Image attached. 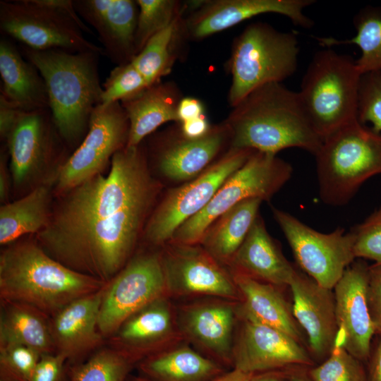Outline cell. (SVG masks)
<instances>
[{
  "label": "cell",
  "mask_w": 381,
  "mask_h": 381,
  "mask_svg": "<svg viewBox=\"0 0 381 381\" xmlns=\"http://www.w3.org/2000/svg\"><path fill=\"white\" fill-rule=\"evenodd\" d=\"M0 381H16L7 377L1 375Z\"/></svg>",
  "instance_id": "cell-53"
},
{
  "label": "cell",
  "mask_w": 381,
  "mask_h": 381,
  "mask_svg": "<svg viewBox=\"0 0 381 381\" xmlns=\"http://www.w3.org/2000/svg\"><path fill=\"white\" fill-rule=\"evenodd\" d=\"M53 193V183L47 181L18 200L3 204L0 207L1 245L7 246L44 229L49 220Z\"/></svg>",
  "instance_id": "cell-29"
},
{
  "label": "cell",
  "mask_w": 381,
  "mask_h": 381,
  "mask_svg": "<svg viewBox=\"0 0 381 381\" xmlns=\"http://www.w3.org/2000/svg\"><path fill=\"white\" fill-rule=\"evenodd\" d=\"M66 360L58 353L42 354L31 381H61Z\"/></svg>",
  "instance_id": "cell-43"
},
{
  "label": "cell",
  "mask_w": 381,
  "mask_h": 381,
  "mask_svg": "<svg viewBox=\"0 0 381 381\" xmlns=\"http://www.w3.org/2000/svg\"><path fill=\"white\" fill-rule=\"evenodd\" d=\"M73 4L79 16L97 32L104 54L116 66L131 62L136 55V1L75 0Z\"/></svg>",
  "instance_id": "cell-22"
},
{
  "label": "cell",
  "mask_w": 381,
  "mask_h": 381,
  "mask_svg": "<svg viewBox=\"0 0 381 381\" xmlns=\"http://www.w3.org/2000/svg\"><path fill=\"white\" fill-rule=\"evenodd\" d=\"M358 121L381 133V71L362 74L358 91Z\"/></svg>",
  "instance_id": "cell-39"
},
{
  "label": "cell",
  "mask_w": 381,
  "mask_h": 381,
  "mask_svg": "<svg viewBox=\"0 0 381 381\" xmlns=\"http://www.w3.org/2000/svg\"><path fill=\"white\" fill-rule=\"evenodd\" d=\"M181 133L186 138L197 139L205 136L211 129L205 114L195 119L179 123Z\"/></svg>",
  "instance_id": "cell-46"
},
{
  "label": "cell",
  "mask_w": 381,
  "mask_h": 381,
  "mask_svg": "<svg viewBox=\"0 0 381 381\" xmlns=\"http://www.w3.org/2000/svg\"><path fill=\"white\" fill-rule=\"evenodd\" d=\"M4 302L0 317V346L23 345L41 354L55 349L46 314L30 306Z\"/></svg>",
  "instance_id": "cell-31"
},
{
  "label": "cell",
  "mask_w": 381,
  "mask_h": 381,
  "mask_svg": "<svg viewBox=\"0 0 381 381\" xmlns=\"http://www.w3.org/2000/svg\"><path fill=\"white\" fill-rule=\"evenodd\" d=\"M183 96L177 85L159 82L120 102L129 121L128 146H136L164 123H178L177 110Z\"/></svg>",
  "instance_id": "cell-26"
},
{
  "label": "cell",
  "mask_w": 381,
  "mask_h": 381,
  "mask_svg": "<svg viewBox=\"0 0 381 381\" xmlns=\"http://www.w3.org/2000/svg\"><path fill=\"white\" fill-rule=\"evenodd\" d=\"M231 274H241L280 287L289 286L296 271L268 233L258 215L229 267Z\"/></svg>",
  "instance_id": "cell-23"
},
{
  "label": "cell",
  "mask_w": 381,
  "mask_h": 381,
  "mask_svg": "<svg viewBox=\"0 0 381 381\" xmlns=\"http://www.w3.org/2000/svg\"><path fill=\"white\" fill-rule=\"evenodd\" d=\"M253 152L230 148L198 177L162 193L142 238L157 248L170 241L176 229L202 211L222 184L246 163Z\"/></svg>",
  "instance_id": "cell-9"
},
{
  "label": "cell",
  "mask_w": 381,
  "mask_h": 381,
  "mask_svg": "<svg viewBox=\"0 0 381 381\" xmlns=\"http://www.w3.org/2000/svg\"><path fill=\"white\" fill-rule=\"evenodd\" d=\"M271 209L301 269L319 285L333 290L356 259L352 231L338 227L330 233L319 232L287 212Z\"/></svg>",
  "instance_id": "cell-14"
},
{
  "label": "cell",
  "mask_w": 381,
  "mask_h": 381,
  "mask_svg": "<svg viewBox=\"0 0 381 381\" xmlns=\"http://www.w3.org/2000/svg\"><path fill=\"white\" fill-rule=\"evenodd\" d=\"M367 381H381V335L373 341L370 353L367 361Z\"/></svg>",
  "instance_id": "cell-48"
},
{
  "label": "cell",
  "mask_w": 381,
  "mask_h": 381,
  "mask_svg": "<svg viewBox=\"0 0 381 381\" xmlns=\"http://www.w3.org/2000/svg\"><path fill=\"white\" fill-rule=\"evenodd\" d=\"M160 254L168 294L241 301L231 273L200 243L169 241L160 248Z\"/></svg>",
  "instance_id": "cell-16"
},
{
  "label": "cell",
  "mask_w": 381,
  "mask_h": 381,
  "mask_svg": "<svg viewBox=\"0 0 381 381\" xmlns=\"http://www.w3.org/2000/svg\"><path fill=\"white\" fill-rule=\"evenodd\" d=\"M368 303L375 334L381 335V264L369 266Z\"/></svg>",
  "instance_id": "cell-42"
},
{
  "label": "cell",
  "mask_w": 381,
  "mask_h": 381,
  "mask_svg": "<svg viewBox=\"0 0 381 381\" xmlns=\"http://www.w3.org/2000/svg\"><path fill=\"white\" fill-rule=\"evenodd\" d=\"M368 272L364 261H354L333 289L337 344L361 362L368 361L375 334L368 303Z\"/></svg>",
  "instance_id": "cell-19"
},
{
  "label": "cell",
  "mask_w": 381,
  "mask_h": 381,
  "mask_svg": "<svg viewBox=\"0 0 381 381\" xmlns=\"http://www.w3.org/2000/svg\"><path fill=\"white\" fill-rule=\"evenodd\" d=\"M361 75L351 56L330 47L314 54L298 93L313 128L322 139L358 120Z\"/></svg>",
  "instance_id": "cell-6"
},
{
  "label": "cell",
  "mask_w": 381,
  "mask_h": 381,
  "mask_svg": "<svg viewBox=\"0 0 381 381\" xmlns=\"http://www.w3.org/2000/svg\"><path fill=\"white\" fill-rule=\"evenodd\" d=\"M292 174V166L277 155L254 151L222 184L209 204L176 229L170 241L200 243L205 230L221 214L249 198L270 201Z\"/></svg>",
  "instance_id": "cell-8"
},
{
  "label": "cell",
  "mask_w": 381,
  "mask_h": 381,
  "mask_svg": "<svg viewBox=\"0 0 381 381\" xmlns=\"http://www.w3.org/2000/svg\"><path fill=\"white\" fill-rule=\"evenodd\" d=\"M129 121L120 102L94 110L80 144L53 173L54 193L60 195L103 173L114 154L127 146Z\"/></svg>",
  "instance_id": "cell-10"
},
{
  "label": "cell",
  "mask_w": 381,
  "mask_h": 381,
  "mask_svg": "<svg viewBox=\"0 0 381 381\" xmlns=\"http://www.w3.org/2000/svg\"><path fill=\"white\" fill-rule=\"evenodd\" d=\"M262 202L260 198L245 200L221 214L205 230L200 244L227 269L260 214Z\"/></svg>",
  "instance_id": "cell-28"
},
{
  "label": "cell",
  "mask_w": 381,
  "mask_h": 381,
  "mask_svg": "<svg viewBox=\"0 0 381 381\" xmlns=\"http://www.w3.org/2000/svg\"><path fill=\"white\" fill-rule=\"evenodd\" d=\"M177 123L153 133L145 143L152 172L171 187L198 177L230 148L229 131L224 121L212 125L205 136L197 139L185 137Z\"/></svg>",
  "instance_id": "cell-13"
},
{
  "label": "cell",
  "mask_w": 381,
  "mask_h": 381,
  "mask_svg": "<svg viewBox=\"0 0 381 381\" xmlns=\"http://www.w3.org/2000/svg\"><path fill=\"white\" fill-rule=\"evenodd\" d=\"M9 156L6 145L4 144L1 150L0 156V200L3 204L7 202L11 187L12 186V177L8 167Z\"/></svg>",
  "instance_id": "cell-47"
},
{
  "label": "cell",
  "mask_w": 381,
  "mask_h": 381,
  "mask_svg": "<svg viewBox=\"0 0 381 381\" xmlns=\"http://www.w3.org/2000/svg\"><path fill=\"white\" fill-rule=\"evenodd\" d=\"M25 111L0 94V138L6 142Z\"/></svg>",
  "instance_id": "cell-44"
},
{
  "label": "cell",
  "mask_w": 381,
  "mask_h": 381,
  "mask_svg": "<svg viewBox=\"0 0 381 381\" xmlns=\"http://www.w3.org/2000/svg\"><path fill=\"white\" fill-rule=\"evenodd\" d=\"M148 86L132 62L115 66L102 85V104L121 102L141 92Z\"/></svg>",
  "instance_id": "cell-38"
},
{
  "label": "cell",
  "mask_w": 381,
  "mask_h": 381,
  "mask_svg": "<svg viewBox=\"0 0 381 381\" xmlns=\"http://www.w3.org/2000/svg\"><path fill=\"white\" fill-rule=\"evenodd\" d=\"M133 361L122 351L102 350L73 368L70 381H126Z\"/></svg>",
  "instance_id": "cell-36"
},
{
  "label": "cell",
  "mask_w": 381,
  "mask_h": 381,
  "mask_svg": "<svg viewBox=\"0 0 381 381\" xmlns=\"http://www.w3.org/2000/svg\"><path fill=\"white\" fill-rule=\"evenodd\" d=\"M234 304L224 299L195 303L183 307L176 321L181 333L224 368H233Z\"/></svg>",
  "instance_id": "cell-21"
},
{
  "label": "cell",
  "mask_w": 381,
  "mask_h": 381,
  "mask_svg": "<svg viewBox=\"0 0 381 381\" xmlns=\"http://www.w3.org/2000/svg\"><path fill=\"white\" fill-rule=\"evenodd\" d=\"M129 381H147L144 377H135L131 379Z\"/></svg>",
  "instance_id": "cell-52"
},
{
  "label": "cell",
  "mask_w": 381,
  "mask_h": 381,
  "mask_svg": "<svg viewBox=\"0 0 381 381\" xmlns=\"http://www.w3.org/2000/svg\"><path fill=\"white\" fill-rule=\"evenodd\" d=\"M205 114V107L198 98L183 97L177 110L178 123L184 122L199 117Z\"/></svg>",
  "instance_id": "cell-45"
},
{
  "label": "cell",
  "mask_w": 381,
  "mask_h": 381,
  "mask_svg": "<svg viewBox=\"0 0 381 381\" xmlns=\"http://www.w3.org/2000/svg\"><path fill=\"white\" fill-rule=\"evenodd\" d=\"M104 286L75 300L54 315L51 324L54 347L66 359L99 344L101 337L97 329Z\"/></svg>",
  "instance_id": "cell-25"
},
{
  "label": "cell",
  "mask_w": 381,
  "mask_h": 381,
  "mask_svg": "<svg viewBox=\"0 0 381 381\" xmlns=\"http://www.w3.org/2000/svg\"><path fill=\"white\" fill-rule=\"evenodd\" d=\"M190 1L193 12L184 23L188 38L202 40L246 20L265 13H278L303 28L313 21L303 10L313 0H207Z\"/></svg>",
  "instance_id": "cell-18"
},
{
  "label": "cell",
  "mask_w": 381,
  "mask_h": 381,
  "mask_svg": "<svg viewBox=\"0 0 381 381\" xmlns=\"http://www.w3.org/2000/svg\"><path fill=\"white\" fill-rule=\"evenodd\" d=\"M354 236L356 258L381 264V207L351 230Z\"/></svg>",
  "instance_id": "cell-41"
},
{
  "label": "cell",
  "mask_w": 381,
  "mask_h": 381,
  "mask_svg": "<svg viewBox=\"0 0 381 381\" xmlns=\"http://www.w3.org/2000/svg\"><path fill=\"white\" fill-rule=\"evenodd\" d=\"M314 156L320 199L345 205L365 181L381 174V133L353 121L325 138Z\"/></svg>",
  "instance_id": "cell-5"
},
{
  "label": "cell",
  "mask_w": 381,
  "mask_h": 381,
  "mask_svg": "<svg viewBox=\"0 0 381 381\" xmlns=\"http://www.w3.org/2000/svg\"><path fill=\"white\" fill-rule=\"evenodd\" d=\"M4 144L12 186L25 194L44 183L42 172L54 173L69 156L49 109L24 112Z\"/></svg>",
  "instance_id": "cell-12"
},
{
  "label": "cell",
  "mask_w": 381,
  "mask_h": 381,
  "mask_svg": "<svg viewBox=\"0 0 381 381\" xmlns=\"http://www.w3.org/2000/svg\"><path fill=\"white\" fill-rule=\"evenodd\" d=\"M238 318L241 324L234 344L233 368L255 374L313 366L309 351L291 336L276 328Z\"/></svg>",
  "instance_id": "cell-17"
},
{
  "label": "cell",
  "mask_w": 381,
  "mask_h": 381,
  "mask_svg": "<svg viewBox=\"0 0 381 381\" xmlns=\"http://www.w3.org/2000/svg\"><path fill=\"white\" fill-rule=\"evenodd\" d=\"M297 35L263 22L249 24L234 40L227 68L231 75L228 102L233 107L257 87L282 83L298 66Z\"/></svg>",
  "instance_id": "cell-7"
},
{
  "label": "cell",
  "mask_w": 381,
  "mask_h": 381,
  "mask_svg": "<svg viewBox=\"0 0 381 381\" xmlns=\"http://www.w3.org/2000/svg\"><path fill=\"white\" fill-rule=\"evenodd\" d=\"M232 276L241 294L236 306L238 318L276 328L302 344L300 326L282 287L241 274Z\"/></svg>",
  "instance_id": "cell-24"
},
{
  "label": "cell",
  "mask_w": 381,
  "mask_h": 381,
  "mask_svg": "<svg viewBox=\"0 0 381 381\" xmlns=\"http://www.w3.org/2000/svg\"><path fill=\"white\" fill-rule=\"evenodd\" d=\"M106 285L49 255L35 241L19 239L0 255V296L56 315L65 306Z\"/></svg>",
  "instance_id": "cell-3"
},
{
  "label": "cell",
  "mask_w": 381,
  "mask_h": 381,
  "mask_svg": "<svg viewBox=\"0 0 381 381\" xmlns=\"http://www.w3.org/2000/svg\"><path fill=\"white\" fill-rule=\"evenodd\" d=\"M360 360L337 344L329 355L307 370L311 381H367V373Z\"/></svg>",
  "instance_id": "cell-37"
},
{
  "label": "cell",
  "mask_w": 381,
  "mask_h": 381,
  "mask_svg": "<svg viewBox=\"0 0 381 381\" xmlns=\"http://www.w3.org/2000/svg\"><path fill=\"white\" fill-rule=\"evenodd\" d=\"M0 29L5 36L35 50L104 54L102 48L84 37L73 19L42 0L1 1Z\"/></svg>",
  "instance_id": "cell-11"
},
{
  "label": "cell",
  "mask_w": 381,
  "mask_h": 381,
  "mask_svg": "<svg viewBox=\"0 0 381 381\" xmlns=\"http://www.w3.org/2000/svg\"><path fill=\"white\" fill-rule=\"evenodd\" d=\"M167 294L160 250L136 254L106 284L98 329L113 334L135 313Z\"/></svg>",
  "instance_id": "cell-15"
},
{
  "label": "cell",
  "mask_w": 381,
  "mask_h": 381,
  "mask_svg": "<svg viewBox=\"0 0 381 381\" xmlns=\"http://www.w3.org/2000/svg\"><path fill=\"white\" fill-rule=\"evenodd\" d=\"M232 108L224 121L230 148L277 155L298 147L315 155L322 145L323 139L313 128L298 92L282 83L257 87Z\"/></svg>",
  "instance_id": "cell-2"
},
{
  "label": "cell",
  "mask_w": 381,
  "mask_h": 381,
  "mask_svg": "<svg viewBox=\"0 0 381 381\" xmlns=\"http://www.w3.org/2000/svg\"><path fill=\"white\" fill-rule=\"evenodd\" d=\"M294 318L305 331L311 357L324 361L337 344L339 327L332 289L296 269L289 285Z\"/></svg>",
  "instance_id": "cell-20"
},
{
  "label": "cell",
  "mask_w": 381,
  "mask_h": 381,
  "mask_svg": "<svg viewBox=\"0 0 381 381\" xmlns=\"http://www.w3.org/2000/svg\"><path fill=\"white\" fill-rule=\"evenodd\" d=\"M163 188L145 141L127 145L114 154L107 174L58 195L35 240L67 267L107 284L132 258Z\"/></svg>",
  "instance_id": "cell-1"
},
{
  "label": "cell",
  "mask_w": 381,
  "mask_h": 381,
  "mask_svg": "<svg viewBox=\"0 0 381 381\" xmlns=\"http://www.w3.org/2000/svg\"><path fill=\"white\" fill-rule=\"evenodd\" d=\"M23 56L44 80L54 124L69 150L86 135L95 109L102 104L98 53L35 50L21 45Z\"/></svg>",
  "instance_id": "cell-4"
},
{
  "label": "cell",
  "mask_w": 381,
  "mask_h": 381,
  "mask_svg": "<svg viewBox=\"0 0 381 381\" xmlns=\"http://www.w3.org/2000/svg\"><path fill=\"white\" fill-rule=\"evenodd\" d=\"M41 356L23 345L0 346V374L16 381H31Z\"/></svg>",
  "instance_id": "cell-40"
},
{
  "label": "cell",
  "mask_w": 381,
  "mask_h": 381,
  "mask_svg": "<svg viewBox=\"0 0 381 381\" xmlns=\"http://www.w3.org/2000/svg\"><path fill=\"white\" fill-rule=\"evenodd\" d=\"M140 369L147 381H211L226 372L218 362L184 345L148 357Z\"/></svg>",
  "instance_id": "cell-30"
},
{
  "label": "cell",
  "mask_w": 381,
  "mask_h": 381,
  "mask_svg": "<svg viewBox=\"0 0 381 381\" xmlns=\"http://www.w3.org/2000/svg\"><path fill=\"white\" fill-rule=\"evenodd\" d=\"M1 95L25 112L49 109L44 78L13 43L0 40Z\"/></svg>",
  "instance_id": "cell-27"
},
{
  "label": "cell",
  "mask_w": 381,
  "mask_h": 381,
  "mask_svg": "<svg viewBox=\"0 0 381 381\" xmlns=\"http://www.w3.org/2000/svg\"><path fill=\"white\" fill-rule=\"evenodd\" d=\"M176 325L167 297L163 296L130 317L119 329L118 339L133 349L167 344L180 337Z\"/></svg>",
  "instance_id": "cell-32"
},
{
  "label": "cell",
  "mask_w": 381,
  "mask_h": 381,
  "mask_svg": "<svg viewBox=\"0 0 381 381\" xmlns=\"http://www.w3.org/2000/svg\"><path fill=\"white\" fill-rule=\"evenodd\" d=\"M252 376L253 374L232 368L211 381H251Z\"/></svg>",
  "instance_id": "cell-50"
},
{
  "label": "cell",
  "mask_w": 381,
  "mask_h": 381,
  "mask_svg": "<svg viewBox=\"0 0 381 381\" xmlns=\"http://www.w3.org/2000/svg\"><path fill=\"white\" fill-rule=\"evenodd\" d=\"M251 381H288L286 370L253 374Z\"/></svg>",
  "instance_id": "cell-49"
},
{
  "label": "cell",
  "mask_w": 381,
  "mask_h": 381,
  "mask_svg": "<svg viewBox=\"0 0 381 381\" xmlns=\"http://www.w3.org/2000/svg\"><path fill=\"white\" fill-rule=\"evenodd\" d=\"M188 38L183 15L169 26L152 37L135 56L132 64L141 73L148 86L161 82L176 60L182 41Z\"/></svg>",
  "instance_id": "cell-33"
},
{
  "label": "cell",
  "mask_w": 381,
  "mask_h": 381,
  "mask_svg": "<svg viewBox=\"0 0 381 381\" xmlns=\"http://www.w3.org/2000/svg\"><path fill=\"white\" fill-rule=\"evenodd\" d=\"M138 16L135 35L136 55L155 35L183 15L187 3L175 0H137Z\"/></svg>",
  "instance_id": "cell-35"
},
{
  "label": "cell",
  "mask_w": 381,
  "mask_h": 381,
  "mask_svg": "<svg viewBox=\"0 0 381 381\" xmlns=\"http://www.w3.org/2000/svg\"><path fill=\"white\" fill-rule=\"evenodd\" d=\"M353 25L356 34L350 40L316 39L324 47L356 44L361 51V56L356 62L361 74L381 71V8L368 6L362 8L354 16Z\"/></svg>",
  "instance_id": "cell-34"
},
{
  "label": "cell",
  "mask_w": 381,
  "mask_h": 381,
  "mask_svg": "<svg viewBox=\"0 0 381 381\" xmlns=\"http://www.w3.org/2000/svg\"><path fill=\"white\" fill-rule=\"evenodd\" d=\"M288 381H311L307 372L303 368H292L286 370Z\"/></svg>",
  "instance_id": "cell-51"
}]
</instances>
